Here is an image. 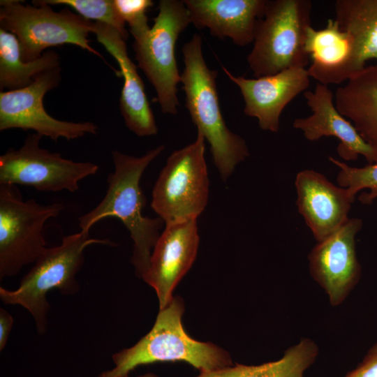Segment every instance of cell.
Instances as JSON below:
<instances>
[{
  "instance_id": "ba28073f",
  "label": "cell",
  "mask_w": 377,
  "mask_h": 377,
  "mask_svg": "<svg viewBox=\"0 0 377 377\" xmlns=\"http://www.w3.org/2000/svg\"><path fill=\"white\" fill-rule=\"evenodd\" d=\"M191 24L184 1L161 0L154 24L133 45L138 66L154 88L164 114L175 115L179 102L177 85L181 82L175 57L179 35Z\"/></svg>"
},
{
  "instance_id": "ac0fdd59",
  "label": "cell",
  "mask_w": 377,
  "mask_h": 377,
  "mask_svg": "<svg viewBox=\"0 0 377 377\" xmlns=\"http://www.w3.org/2000/svg\"><path fill=\"white\" fill-rule=\"evenodd\" d=\"M267 0H184L191 23L207 28L219 38L236 45L253 42L256 27L264 16Z\"/></svg>"
},
{
  "instance_id": "7c38bea8",
  "label": "cell",
  "mask_w": 377,
  "mask_h": 377,
  "mask_svg": "<svg viewBox=\"0 0 377 377\" xmlns=\"http://www.w3.org/2000/svg\"><path fill=\"white\" fill-rule=\"evenodd\" d=\"M362 224L360 219L349 218L335 232L317 242L309 254L311 275L325 290L333 306L345 301L360 279L355 237Z\"/></svg>"
},
{
  "instance_id": "9a60e30c",
  "label": "cell",
  "mask_w": 377,
  "mask_h": 377,
  "mask_svg": "<svg viewBox=\"0 0 377 377\" xmlns=\"http://www.w3.org/2000/svg\"><path fill=\"white\" fill-rule=\"evenodd\" d=\"M307 105L312 114L304 118H296L293 126L302 131L305 138L315 141L323 137L333 136L339 140V155L346 161L357 160L363 156L368 164L377 163V150L369 145L360 135L353 124L337 109L334 93L318 82L313 91L304 93Z\"/></svg>"
},
{
  "instance_id": "8992f818",
  "label": "cell",
  "mask_w": 377,
  "mask_h": 377,
  "mask_svg": "<svg viewBox=\"0 0 377 377\" xmlns=\"http://www.w3.org/2000/svg\"><path fill=\"white\" fill-rule=\"evenodd\" d=\"M32 3L34 6L15 0L0 1L1 29L17 37L24 61L37 59L47 48L64 44L78 46L104 60L89 44L93 22L68 8L56 12L41 0Z\"/></svg>"
},
{
  "instance_id": "5bb4252c",
  "label": "cell",
  "mask_w": 377,
  "mask_h": 377,
  "mask_svg": "<svg viewBox=\"0 0 377 377\" xmlns=\"http://www.w3.org/2000/svg\"><path fill=\"white\" fill-rule=\"evenodd\" d=\"M222 68L241 91L244 114L257 118L262 130L274 133L279 131L280 117L286 106L305 92L310 84L305 68H291L253 79L234 75L226 67Z\"/></svg>"
},
{
  "instance_id": "7402d4cb",
  "label": "cell",
  "mask_w": 377,
  "mask_h": 377,
  "mask_svg": "<svg viewBox=\"0 0 377 377\" xmlns=\"http://www.w3.org/2000/svg\"><path fill=\"white\" fill-rule=\"evenodd\" d=\"M317 344L304 338L288 348L278 360L260 365L235 364L216 370L200 372L194 377H304V373L316 361Z\"/></svg>"
},
{
  "instance_id": "d6986e66",
  "label": "cell",
  "mask_w": 377,
  "mask_h": 377,
  "mask_svg": "<svg viewBox=\"0 0 377 377\" xmlns=\"http://www.w3.org/2000/svg\"><path fill=\"white\" fill-rule=\"evenodd\" d=\"M305 50L311 60L307 72L318 82L339 84L350 78L351 37L335 20L328 19L323 29H307Z\"/></svg>"
},
{
  "instance_id": "7a4b0ae2",
  "label": "cell",
  "mask_w": 377,
  "mask_h": 377,
  "mask_svg": "<svg viewBox=\"0 0 377 377\" xmlns=\"http://www.w3.org/2000/svg\"><path fill=\"white\" fill-rule=\"evenodd\" d=\"M182 53L184 69L181 82L186 107L198 133L209 143L214 165L226 182L236 166L249 156L247 145L224 121L216 87L218 73L209 68L205 62L201 36L194 34L184 45Z\"/></svg>"
},
{
  "instance_id": "52a82bcc",
  "label": "cell",
  "mask_w": 377,
  "mask_h": 377,
  "mask_svg": "<svg viewBox=\"0 0 377 377\" xmlns=\"http://www.w3.org/2000/svg\"><path fill=\"white\" fill-rule=\"evenodd\" d=\"M205 139L198 133L191 144L173 151L154 186L151 207L165 224L197 219L209 198Z\"/></svg>"
},
{
  "instance_id": "6da1fadb",
  "label": "cell",
  "mask_w": 377,
  "mask_h": 377,
  "mask_svg": "<svg viewBox=\"0 0 377 377\" xmlns=\"http://www.w3.org/2000/svg\"><path fill=\"white\" fill-rule=\"evenodd\" d=\"M164 149V145H159L140 157L112 151L114 170L108 175L105 196L93 209L78 219L80 230L87 232L102 219H119L133 242L131 261L136 276L140 278L147 270L153 248L164 223L159 217L150 218L143 214L146 198L140 179L145 169Z\"/></svg>"
},
{
  "instance_id": "9c48e42d",
  "label": "cell",
  "mask_w": 377,
  "mask_h": 377,
  "mask_svg": "<svg viewBox=\"0 0 377 377\" xmlns=\"http://www.w3.org/2000/svg\"><path fill=\"white\" fill-rule=\"evenodd\" d=\"M64 209L61 202L24 200L17 186L0 184V280L35 262L47 248L45 223Z\"/></svg>"
},
{
  "instance_id": "484cf974",
  "label": "cell",
  "mask_w": 377,
  "mask_h": 377,
  "mask_svg": "<svg viewBox=\"0 0 377 377\" xmlns=\"http://www.w3.org/2000/svg\"><path fill=\"white\" fill-rule=\"evenodd\" d=\"M119 15L130 28L134 40L145 35L149 30L146 13L154 2L151 0H114Z\"/></svg>"
},
{
  "instance_id": "4316f807",
  "label": "cell",
  "mask_w": 377,
  "mask_h": 377,
  "mask_svg": "<svg viewBox=\"0 0 377 377\" xmlns=\"http://www.w3.org/2000/svg\"><path fill=\"white\" fill-rule=\"evenodd\" d=\"M344 377H377V343L370 348L362 361Z\"/></svg>"
},
{
  "instance_id": "3957f363",
  "label": "cell",
  "mask_w": 377,
  "mask_h": 377,
  "mask_svg": "<svg viewBox=\"0 0 377 377\" xmlns=\"http://www.w3.org/2000/svg\"><path fill=\"white\" fill-rule=\"evenodd\" d=\"M184 311L182 300L173 297L165 308L159 309L151 330L134 346L114 353V367L98 377H129L138 367L156 362L183 361L200 372L232 365L227 351L186 334L182 322Z\"/></svg>"
},
{
  "instance_id": "cb8c5ba5",
  "label": "cell",
  "mask_w": 377,
  "mask_h": 377,
  "mask_svg": "<svg viewBox=\"0 0 377 377\" xmlns=\"http://www.w3.org/2000/svg\"><path fill=\"white\" fill-rule=\"evenodd\" d=\"M329 160L339 168L337 177L339 186L346 188L353 198L355 199L356 193L364 188L370 191L359 195L358 200L362 203L371 205L377 198V163L355 168L332 156Z\"/></svg>"
},
{
  "instance_id": "d4e9b609",
  "label": "cell",
  "mask_w": 377,
  "mask_h": 377,
  "mask_svg": "<svg viewBox=\"0 0 377 377\" xmlns=\"http://www.w3.org/2000/svg\"><path fill=\"white\" fill-rule=\"evenodd\" d=\"M48 5H65L73 8L86 20H94L117 29L126 40L125 22L114 6V0H41Z\"/></svg>"
},
{
  "instance_id": "ffe728a7",
  "label": "cell",
  "mask_w": 377,
  "mask_h": 377,
  "mask_svg": "<svg viewBox=\"0 0 377 377\" xmlns=\"http://www.w3.org/2000/svg\"><path fill=\"white\" fill-rule=\"evenodd\" d=\"M338 111L377 150V63L366 66L334 94Z\"/></svg>"
},
{
  "instance_id": "2e32d148",
  "label": "cell",
  "mask_w": 377,
  "mask_h": 377,
  "mask_svg": "<svg viewBox=\"0 0 377 377\" xmlns=\"http://www.w3.org/2000/svg\"><path fill=\"white\" fill-rule=\"evenodd\" d=\"M298 211L317 242L338 230L348 219L355 200L345 188L332 183L313 170L299 172L295 177Z\"/></svg>"
},
{
  "instance_id": "603a6c76",
  "label": "cell",
  "mask_w": 377,
  "mask_h": 377,
  "mask_svg": "<svg viewBox=\"0 0 377 377\" xmlns=\"http://www.w3.org/2000/svg\"><path fill=\"white\" fill-rule=\"evenodd\" d=\"M59 54L45 51L37 59L25 61L17 37L0 29V89H19L30 85L40 73L59 67Z\"/></svg>"
},
{
  "instance_id": "e0dca14e",
  "label": "cell",
  "mask_w": 377,
  "mask_h": 377,
  "mask_svg": "<svg viewBox=\"0 0 377 377\" xmlns=\"http://www.w3.org/2000/svg\"><path fill=\"white\" fill-rule=\"evenodd\" d=\"M92 33L117 62L124 79L119 110L126 126L139 137L155 135L158 127L136 65L128 56L126 40L114 28L93 22Z\"/></svg>"
},
{
  "instance_id": "8fae6325",
  "label": "cell",
  "mask_w": 377,
  "mask_h": 377,
  "mask_svg": "<svg viewBox=\"0 0 377 377\" xmlns=\"http://www.w3.org/2000/svg\"><path fill=\"white\" fill-rule=\"evenodd\" d=\"M61 68L38 75L29 86L0 92V131L20 128L57 141L77 139L87 134L96 135L98 127L91 121L73 122L59 120L50 116L43 106L46 93L61 82Z\"/></svg>"
},
{
  "instance_id": "83f0119b",
  "label": "cell",
  "mask_w": 377,
  "mask_h": 377,
  "mask_svg": "<svg viewBox=\"0 0 377 377\" xmlns=\"http://www.w3.org/2000/svg\"><path fill=\"white\" fill-rule=\"evenodd\" d=\"M13 316L4 309H0V350L6 346L8 337L13 325Z\"/></svg>"
},
{
  "instance_id": "5b68a950",
  "label": "cell",
  "mask_w": 377,
  "mask_h": 377,
  "mask_svg": "<svg viewBox=\"0 0 377 377\" xmlns=\"http://www.w3.org/2000/svg\"><path fill=\"white\" fill-rule=\"evenodd\" d=\"M312 5L310 0H267L246 57L256 77L309 64L305 40Z\"/></svg>"
},
{
  "instance_id": "277c9868",
  "label": "cell",
  "mask_w": 377,
  "mask_h": 377,
  "mask_svg": "<svg viewBox=\"0 0 377 377\" xmlns=\"http://www.w3.org/2000/svg\"><path fill=\"white\" fill-rule=\"evenodd\" d=\"M92 244L114 246L110 239L93 238L89 232L82 230L65 236L59 245L47 247L40 253L17 288L0 287L1 302L26 309L34 320L38 333L44 334L50 309L47 293L56 289L64 295H73L80 290L76 276L84 263V250Z\"/></svg>"
},
{
  "instance_id": "30bf717a",
  "label": "cell",
  "mask_w": 377,
  "mask_h": 377,
  "mask_svg": "<svg viewBox=\"0 0 377 377\" xmlns=\"http://www.w3.org/2000/svg\"><path fill=\"white\" fill-rule=\"evenodd\" d=\"M42 138L37 133L28 134L22 147L9 148L0 156V184L75 192L81 180L98 172L97 164L74 161L41 147Z\"/></svg>"
},
{
  "instance_id": "44dd1931",
  "label": "cell",
  "mask_w": 377,
  "mask_h": 377,
  "mask_svg": "<svg viewBox=\"0 0 377 377\" xmlns=\"http://www.w3.org/2000/svg\"><path fill=\"white\" fill-rule=\"evenodd\" d=\"M335 18L351 37V77L369 60H377V0H337Z\"/></svg>"
},
{
  "instance_id": "f1b7e54d",
  "label": "cell",
  "mask_w": 377,
  "mask_h": 377,
  "mask_svg": "<svg viewBox=\"0 0 377 377\" xmlns=\"http://www.w3.org/2000/svg\"><path fill=\"white\" fill-rule=\"evenodd\" d=\"M136 377H159V376H157L156 374H154V373L149 372V373H146V374L140 375V376H136Z\"/></svg>"
},
{
  "instance_id": "4fadbf2b",
  "label": "cell",
  "mask_w": 377,
  "mask_h": 377,
  "mask_svg": "<svg viewBox=\"0 0 377 377\" xmlns=\"http://www.w3.org/2000/svg\"><path fill=\"white\" fill-rule=\"evenodd\" d=\"M197 219L165 224L142 279L157 295L159 309L172 300V292L191 267L199 246Z\"/></svg>"
}]
</instances>
